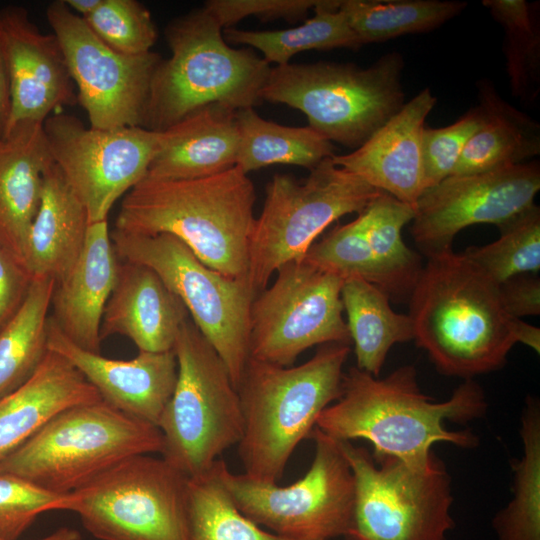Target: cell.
Returning a JSON list of instances; mask_svg holds the SVG:
<instances>
[{
  "instance_id": "cell-43",
  "label": "cell",
  "mask_w": 540,
  "mask_h": 540,
  "mask_svg": "<svg viewBox=\"0 0 540 540\" xmlns=\"http://www.w3.org/2000/svg\"><path fill=\"white\" fill-rule=\"evenodd\" d=\"M32 280L27 267L0 245V329L24 302Z\"/></svg>"
},
{
  "instance_id": "cell-7",
  "label": "cell",
  "mask_w": 540,
  "mask_h": 540,
  "mask_svg": "<svg viewBox=\"0 0 540 540\" xmlns=\"http://www.w3.org/2000/svg\"><path fill=\"white\" fill-rule=\"evenodd\" d=\"M404 59L393 51L369 67L316 62L271 68L261 99L303 112L309 127L353 150L405 104Z\"/></svg>"
},
{
  "instance_id": "cell-14",
  "label": "cell",
  "mask_w": 540,
  "mask_h": 540,
  "mask_svg": "<svg viewBox=\"0 0 540 540\" xmlns=\"http://www.w3.org/2000/svg\"><path fill=\"white\" fill-rule=\"evenodd\" d=\"M275 273L274 282L251 305L249 358L289 367L312 346L351 343L343 318L342 277L303 257Z\"/></svg>"
},
{
  "instance_id": "cell-26",
  "label": "cell",
  "mask_w": 540,
  "mask_h": 540,
  "mask_svg": "<svg viewBox=\"0 0 540 540\" xmlns=\"http://www.w3.org/2000/svg\"><path fill=\"white\" fill-rule=\"evenodd\" d=\"M87 211L53 163L43 179L40 204L30 226L25 265L33 278L55 284L77 263L85 246Z\"/></svg>"
},
{
  "instance_id": "cell-19",
  "label": "cell",
  "mask_w": 540,
  "mask_h": 540,
  "mask_svg": "<svg viewBox=\"0 0 540 540\" xmlns=\"http://www.w3.org/2000/svg\"><path fill=\"white\" fill-rule=\"evenodd\" d=\"M48 349L71 362L96 389L102 401L157 426L177 379V360L173 350L160 353L139 351L129 360L108 358L77 346L51 318Z\"/></svg>"
},
{
  "instance_id": "cell-29",
  "label": "cell",
  "mask_w": 540,
  "mask_h": 540,
  "mask_svg": "<svg viewBox=\"0 0 540 540\" xmlns=\"http://www.w3.org/2000/svg\"><path fill=\"white\" fill-rule=\"evenodd\" d=\"M358 215L378 267L379 288L392 302L408 301L423 268L421 256L402 237L414 207L382 192Z\"/></svg>"
},
{
  "instance_id": "cell-17",
  "label": "cell",
  "mask_w": 540,
  "mask_h": 540,
  "mask_svg": "<svg viewBox=\"0 0 540 540\" xmlns=\"http://www.w3.org/2000/svg\"><path fill=\"white\" fill-rule=\"evenodd\" d=\"M539 190L538 161L451 175L418 198L411 221L413 240L427 257L452 249L461 230L475 224L499 227L535 204Z\"/></svg>"
},
{
  "instance_id": "cell-12",
  "label": "cell",
  "mask_w": 540,
  "mask_h": 540,
  "mask_svg": "<svg viewBox=\"0 0 540 540\" xmlns=\"http://www.w3.org/2000/svg\"><path fill=\"white\" fill-rule=\"evenodd\" d=\"M187 479L162 457L136 455L64 494L54 511L78 514L99 540H187Z\"/></svg>"
},
{
  "instance_id": "cell-20",
  "label": "cell",
  "mask_w": 540,
  "mask_h": 540,
  "mask_svg": "<svg viewBox=\"0 0 540 540\" xmlns=\"http://www.w3.org/2000/svg\"><path fill=\"white\" fill-rule=\"evenodd\" d=\"M437 99L424 88L367 141L352 152L332 156L337 166L372 187L414 207L424 191L422 135Z\"/></svg>"
},
{
  "instance_id": "cell-23",
  "label": "cell",
  "mask_w": 540,
  "mask_h": 540,
  "mask_svg": "<svg viewBox=\"0 0 540 540\" xmlns=\"http://www.w3.org/2000/svg\"><path fill=\"white\" fill-rule=\"evenodd\" d=\"M236 111L223 104H210L164 130L145 177L196 179L236 166L240 141Z\"/></svg>"
},
{
  "instance_id": "cell-1",
  "label": "cell",
  "mask_w": 540,
  "mask_h": 540,
  "mask_svg": "<svg viewBox=\"0 0 540 540\" xmlns=\"http://www.w3.org/2000/svg\"><path fill=\"white\" fill-rule=\"evenodd\" d=\"M487 408L485 393L473 379L438 402L422 392L413 365L400 366L384 378L354 366L344 373L340 396L320 413L315 427L336 441H369L374 458L392 456L422 468L435 456V443L475 448L477 435L448 430L445 424H466L483 417Z\"/></svg>"
},
{
  "instance_id": "cell-2",
  "label": "cell",
  "mask_w": 540,
  "mask_h": 540,
  "mask_svg": "<svg viewBox=\"0 0 540 540\" xmlns=\"http://www.w3.org/2000/svg\"><path fill=\"white\" fill-rule=\"evenodd\" d=\"M427 258L408 300L415 344L445 376L504 367L523 320L506 310L499 284L452 249Z\"/></svg>"
},
{
  "instance_id": "cell-30",
  "label": "cell",
  "mask_w": 540,
  "mask_h": 540,
  "mask_svg": "<svg viewBox=\"0 0 540 540\" xmlns=\"http://www.w3.org/2000/svg\"><path fill=\"white\" fill-rule=\"evenodd\" d=\"M239 150L236 166L244 173L275 164L312 170L334 156L335 147L311 127H289L260 117L254 108L236 111Z\"/></svg>"
},
{
  "instance_id": "cell-11",
  "label": "cell",
  "mask_w": 540,
  "mask_h": 540,
  "mask_svg": "<svg viewBox=\"0 0 540 540\" xmlns=\"http://www.w3.org/2000/svg\"><path fill=\"white\" fill-rule=\"evenodd\" d=\"M337 442L355 485L347 540H446L455 526L451 477L437 455L420 468Z\"/></svg>"
},
{
  "instance_id": "cell-36",
  "label": "cell",
  "mask_w": 540,
  "mask_h": 540,
  "mask_svg": "<svg viewBox=\"0 0 540 540\" xmlns=\"http://www.w3.org/2000/svg\"><path fill=\"white\" fill-rule=\"evenodd\" d=\"M482 3L504 30L503 53L513 95H535L540 79V29L534 5L524 0Z\"/></svg>"
},
{
  "instance_id": "cell-44",
  "label": "cell",
  "mask_w": 540,
  "mask_h": 540,
  "mask_svg": "<svg viewBox=\"0 0 540 540\" xmlns=\"http://www.w3.org/2000/svg\"><path fill=\"white\" fill-rule=\"evenodd\" d=\"M506 310L515 318L540 314V279L535 274H522L499 284Z\"/></svg>"
},
{
  "instance_id": "cell-28",
  "label": "cell",
  "mask_w": 540,
  "mask_h": 540,
  "mask_svg": "<svg viewBox=\"0 0 540 540\" xmlns=\"http://www.w3.org/2000/svg\"><path fill=\"white\" fill-rule=\"evenodd\" d=\"M341 300L356 367L378 377L390 349L413 340L412 320L395 312L380 288L358 277L344 279Z\"/></svg>"
},
{
  "instance_id": "cell-6",
  "label": "cell",
  "mask_w": 540,
  "mask_h": 540,
  "mask_svg": "<svg viewBox=\"0 0 540 540\" xmlns=\"http://www.w3.org/2000/svg\"><path fill=\"white\" fill-rule=\"evenodd\" d=\"M159 428L102 400L68 408L0 461V471L67 494L124 460L160 453Z\"/></svg>"
},
{
  "instance_id": "cell-45",
  "label": "cell",
  "mask_w": 540,
  "mask_h": 540,
  "mask_svg": "<svg viewBox=\"0 0 540 540\" xmlns=\"http://www.w3.org/2000/svg\"><path fill=\"white\" fill-rule=\"evenodd\" d=\"M11 113L9 75L0 45V141L5 137Z\"/></svg>"
},
{
  "instance_id": "cell-48",
  "label": "cell",
  "mask_w": 540,
  "mask_h": 540,
  "mask_svg": "<svg viewBox=\"0 0 540 540\" xmlns=\"http://www.w3.org/2000/svg\"><path fill=\"white\" fill-rule=\"evenodd\" d=\"M0 540L6 539L0 538ZM37 540H81V534L75 529L62 527L57 529L53 533Z\"/></svg>"
},
{
  "instance_id": "cell-39",
  "label": "cell",
  "mask_w": 540,
  "mask_h": 540,
  "mask_svg": "<svg viewBox=\"0 0 540 540\" xmlns=\"http://www.w3.org/2000/svg\"><path fill=\"white\" fill-rule=\"evenodd\" d=\"M83 19L106 45L125 55L150 52L157 39L151 13L136 0H102Z\"/></svg>"
},
{
  "instance_id": "cell-18",
  "label": "cell",
  "mask_w": 540,
  "mask_h": 540,
  "mask_svg": "<svg viewBox=\"0 0 540 540\" xmlns=\"http://www.w3.org/2000/svg\"><path fill=\"white\" fill-rule=\"evenodd\" d=\"M0 45L11 91L7 132L21 123L43 124L59 108L78 102L56 36L42 33L24 7L0 10Z\"/></svg>"
},
{
  "instance_id": "cell-5",
  "label": "cell",
  "mask_w": 540,
  "mask_h": 540,
  "mask_svg": "<svg viewBox=\"0 0 540 540\" xmlns=\"http://www.w3.org/2000/svg\"><path fill=\"white\" fill-rule=\"evenodd\" d=\"M165 38L171 55L153 74L143 128L164 131L210 104L239 110L262 100L270 64L228 45L222 26L204 7L171 20Z\"/></svg>"
},
{
  "instance_id": "cell-42",
  "label": "cell",
  "mask_w": 540,
  "mask_h": 540,
  "mask_svg": "<svg viewBox=\"0 0 540 540\" xmlns=\"http://www.w3.org/2000/svg\"><path fill=\"white\" fill-rule=\"evenodd\" d=\"M320 0H209L203 7L218 23L228 27L255 16L263 21L284 19L292 23L303 19Z\"/></svg>"
},
{
  "instance_id": "cell-34",
  "label": "cell",
  "mask_w": 540,
  "mask_h": 540,
  "mask_svg": "<svg viewBox=\"0 0 540 540\" xmlns=\"http://www.w3.org/2000/svg\"><path fill=\"white\" fill-rule=\"evenodd\" d=\"M340 0H320L314 16L299 26L276 31L223 30L227 43L245 44L263 53V59L277 66L289 63L296 54L307 50L348 48L357 50L362 44L338 9Z\"/></svg>"
},
{
  "instance_id": "cell-22",
  "label": "cell",
  "mask_w": 540,
  "mask_h": 540,
  "mask_svg": "<svg viewBox=\"0 0 540 540\" xmlns=\"http://www.w3.org/2000/svg\"><path fill=\"white\" fill-rule=\"evenodd\" d=\"M118 263L107 221L90 223L77 263L53 291L51 320L73 343L94 353H100L101 321Z\"/></svg>"
},
{
  "instance_id": "cell-21",
  "label": "cell",
  "mask_w": 540,
  "mask_h": 540,
  "mask_svg": "<svg viewBox=\"0 0 540 540\" xmlns=\"http://www.w3.org/2000/svg\"><path fill=\"white\" fill-rule=\"evenodd\" d=\"M187 319L185 305L155 271L133 262L118 263L116 282L102 316L101 340L121 335L139 351H172Z\"/></svg>"
},
{
  "instance_id": "cell-35",
  "label": "cell",
  "mask_w": 540,
  "mask_h": 540,
  "mask_svg": "<svg viewBox=\"0 0 540 540\" xmlns=\"http://www.w3.org/2000/svg\"><path fill=\"white\" fill-rule=\"evenodd\" d=\"M225 466L219 458L187 479V540H296L263 530L237 509L223 481Z\"/></svg>"
},
{
  "instance_id": "cell-37",
  "label": "cell",
  "mask_w": 540,
  "mask_h": 540,
  "mask_svg": "<svg viewBox=\"0 0 540 540\" xmlns=\"http://www.w3.org/2000/svg\"><path fill=\"white\" fill-rule=\"evenodd\" d=\"M500 237L462 253L498 284L540 270V208L536 204L499 227Z\"/></svg>"
},
{
  "instance_id": "cell-41",
  "label": "cell",
  "mask_w": 540,
  "mask_h": 540,
  "mask_svg": "<svg viewBox=\"0 0 540 540\" xmlns=\"http://www.w3.org/2000/svg\"><path fill=\"white\" fill-rule=\"evenodd\" d=\"M63 495L0 471V538L17 540L41 513L54 511Z\"/></svg>"
},
{
  "instance_id": "cell-16",
  "label": "cell",
  "mask_w": 540,
  "mask_h": 540,
  "mask_svg": "<svg viewBox=\"0 0 540 540\" xmlns=\"http://www.w3.org/2000/svg\"><path fill=\"white\" fill-rule=\"evenodd\" d=\"M46 17L90 126L143 127L152 77L161 56L153 51L125 55L113 50L64 0L52 1Z\"/></svg>"
},
{
  "instance_id": "cell-9",
  "label": "cell",
  "mask_w": 540,
  "mask_h": 540,
  "mask_svg": "<svg viewBox=\"0 0 540 540\" xmlns=\"http://www.w3.org/2000/svg\"><path fill=\"white\" fill-rule=\"evenodd\" d=\"M110 237L118 259L151 268L180 298L237 388L249 359L250 310L257 294L248 278L228 277L208 267L170 234L114 228Z\"/></svg>"
},
{
  "instance_id": "cell-33",
  "label": "cell",
  "mask_w": 540,
  "mask_h": 540,
  "mask_svg": "<svg viewBox=\"0 0 540 540\" xmlns=\"http://www.w3.org/2000/svg\"><path fill=\"white\" fill-rule=\"evenodd\" d=\"M466 6L455 0H340L338 9L363 46L432 31Z\"/></svg>"
},
{
  "instance_id": "cell-25",
  "label": "cell",
  "mask_w": 540,
  "mask_h": 540,
  "mask_svg": "<svg viewBox=\"0 0 540 540\" xmlns=\"http://www.w3.org/2000/svg\"><path fill=\"white\" fill-rule=\"evenodd\" d=\"M99 400L80 371L49 350L27 381L0 399V461L62 411Z\"/></svg>"
},
{
  "instance_id": "cell-13",
  "label": "cell",
  "mask_w": 540,
  "mask_h": 540,
  "mask_svg": "<svg viewBox=\"0 0 540 540\" xmlns=\"http://www.w3.org/2000/svg\"><path fill=\"white\" fill-rule=\"evenodd\" d=\"M315 454L295 483L257 481L234 474L227 465L223 481L237 509L277 535L296 540H330L347 534L354 505V477L338 442L316 427L310 436Z\"/></svg>"
},
{
  "instance_id": "cell-15",
  "label": "cell",
  "mask_w": 540,
  "mask_h": 540,
  "mask_svg": "<svg viewBox=\"0 0 540 540\" xmlns=\"http://www.w3.org/2000/svg\"><path fill=\"white\" fill-rule=\"evenodd\" d=\"M53 163L83 204L89 223L107 221L114 203L147 174L163 131L143 127L97 129L56 112L43 123Z\"/></svg>"
},
{
  "instance_id": "cell-46",
  "label": "cell",
  "mask_w": 540,
  "mask_h": 540,
  "mask_svg": "<svg viewBox=\"0 0 540 540\" xmlns=\"http://www.w3.org/2000/svg\"><path fill=\"white\" fill-rule=\"evenodd\" d=\"M518 343H522L538 354L540 352V329L525 321H522L518 331Z\"/></svg>"
},
{
  "instance_id": "cell-31",
  "label": "cell",
  "mask_w": 540,
  "mask_h": 540,
  "mask_svg": "<svg viewBox=\"0 0 540 540\" xmlns=\"http://www.w3.org/2000/svg\"><path fill=\"white\" fill-rule=\"evenodd\" d=\"M54 288L52 279L33 278L24 302L0 329V399L25 383L49 351Z\"/></svg>"
},
{
  "instance_id": "cell-38",
  "label": "cell",
  "mask_w": 540,
  "mask_h": 540,
  "mask_svg": "<svg viewBox=\"0 0 540 540\" xmlns=\"http://www.w3.org/2000/svg\"><path fill=\"white\" fill-rule=\"evenodd\" d=\"M303 258L343 279L358 277L379 288L378 267L364 232L360 215L353 221L339 225L315 241Z\"/></svg>"
},
{
  "instance_id": "cell-47",
  "label": "cell",
  "mask_w": 540,
  "mask_h": 540,
  "mask_svg": "<svg viewBox=\"0 0 540 540\" xmlns=\"http://www.w3.org/2000/svg\"><path fill=\"white\" fill-rule=\"evenodd\" d=\"M67 6L77 15L85 18L92 14L102 0H64Z\"/></svg>"
},
{
  "instance_id": "cell-10",
  "label": "cell",
  "mask_w": 540,
  "mask_h": 540,
  "mask_svg": "<svg viewBox=\"0 0 540 540\" xmlns=\"http://www.w3.org/2000/svg\"><path fill=\"white\" fill-rule=\"evenodd\" d=\"M382 191L324 159L299 182L274 175L249 240L248 280L258 293L283 264L302 258L334 221L361 213Z\"/></svg>"
},
{
  "instance_id": "cell-40",
  "label": "cell",
  "mask_w": 540,
  "mask_h": 540,
  "mask_svg": "<svg viewBox=\"0 0 540 540\" xmlns=\"http://www.w3.org/2000/svg\"><path fill=\"white\" fill-rule=\"evenodd\" d=\"M480 122V110L475 106L450 125L440 128L425 127L422 135L424 191L453 174Z\"/></svg>"
},
{
  "instance_id": "cell-4",
  "label": "cell",
  "mask_w": 540,
  "mask_h": 540,
  "mask_svg": "<svg viewBox=\"0 0 540 540\" xmlns=\"http://www.w3.org/2000/svg\"><path fill=\"white\" fill-rule=\"evenodd\" d=\"M350 344L321 345L298 366L249 358L237 385L243 416L238 452L244 474L277 483L298 444L320 413L338 399Z\"/></svg>"
},
{
  "instance_id": "cell-27",
  "label": "cell",
  "mask_w": 540,
  "mask_h": 540,
  "mask_svg": "<svg viewBox=\"0 0 540 540\" xmlns=\"http://www.w3.org/2000/svg\"><path fill=\"white\" fill-rule=\"evenodd\" d=\"M481 122L452 175L481 173L526 162L540 154V125L505 101L489 80L478 84Z\"/></svg>"
},
{
  "instance_id": "cell-24",
  "label": "cell",
  "mask_w": 540,
  "mask_h": 540,
  "mask_svg": "<svg viewBox=\"0 0 540 540\" xmlns=\"http://www.w3.org/2000/svg\"><path fill=\"white\" fill-rule=\"evenodd\" d=\"M52 164L41 123L18 124L0 141V245L24 265L44 175Z\"/></svg>"
},
{
  "instance_id": "cell-8",
  "label": "cell",
  "mask_w": 540,
  "mask_h": 540,
  "mask_svg": "<svg viewBox=\"0 0 540 540\" xmlns=\"http://www.w3.org/2000/svg\"><path fill=\"white\" fill-rule=\"evenodd\" d=\"M177 379L158 421L162 458L192 478L208 471L243 434L238 391L218 353L192 320L177 335Z\"/></svg>"
},
{
  "instance_id": "cell-3",
  "label": "cell",
  "mask_w": 540,
  "mask_h": 540,
  "mask_svg": "<svg viewBox=\"0 0 540 540\" xmlns=\"http://www.w3.org/2000/svg\"><path fill=\"white\" fill-rule=\"evenodd\" d=\"M256 191L238 166L182 180L144 177L123 198L115 229L181 240L208 267L248 278Z\"/></svg>"
},
{
  "instance_id": "cell-32",
  "label": "cell",
  "mask_w": 540,
  "mask_h": 540,
  "mask_svg": "<svg viewBox=\"0 0 540 540\" xmlns=\"http://www.w3.org/2000/svg\"><path fill=\"white\" fill-rule=\"evenodd\" d=\"M523 455L513 460L512 498L492 519L497 540H540V403L528 396L520 416Z\"/></svg>"
}]
</instances>
